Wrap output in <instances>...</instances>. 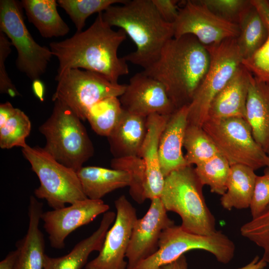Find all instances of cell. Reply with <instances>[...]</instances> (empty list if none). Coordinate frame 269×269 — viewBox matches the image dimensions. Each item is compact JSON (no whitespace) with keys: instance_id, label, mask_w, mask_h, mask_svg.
I'll return each mask as SVG.
<instances>
[{"instance_id":"5","label":"cell","mask_w":269,"mask_h":269,"mask_svg":"<svg viewBox=\"0 0 269 269\" xmlns=\"http://www.w3.org/2000/svg\"><path fill=\"white\" fill-rule=\"evenodd\" d=\"M49 118L39 128L43 148L55 160L76 172L91 157L94 146L81 120L67 105L55 101Z\"/></svg>"},{"instance_id":"9","label":"cell","mask_w":269,"mask_h":269,"mask_svg":"<svg viewBox=\"0 0 269 269\" xmlns=\"http://www.w3.org/2000/svg\"><path fill=\"white\" fill-rule=\"evenodd\" d=\"M202 127L231 166L242 164L256 170L269 165V155L255 141L245 119H208Z\"/></svg>"},{"instance_id":"30","label":"cell","mask_w":269,"mask_h":269,"mask_svg":"<svg viewBox=\"0 0 269 269\" xmlns=\"http://www.w3.org/2000/svg\"><path fill=\"white\" fill-rule=\"evenodd\" d=\"M231 165L219 153L209 160L196 165L195 173L204 185H208L212 193L223 195L227 189V182Z\"/></svg>"},{"instance_id":"1","label":"cell","mask_w":269,"mask_h":269,"mask_svg":"<svg viewBox=\"0 0 269 269\" xmlns=\"http://www.w3.org/2000/svg\"><path fill=\"white\" fill-rule=\"evenodd\" d=\"M127 34L121 29L115 31L98 13L92 24L72 37L49 44L53 56L59 61L56 76L70 69H80L100 74L113 83L128 75L127 61L118 56L120 45Z\"/></svg>"},{"instance_id":"21","label":"cell","mask_w":269,"mask_h":269,"mask_svg":"<svg viewBox=\"0 0 269 269\" xmlns=\"http://www.w3.org/2000/svg\"><path fill=\"white\" fill-rule=\"evenodd\" d=\"M147 129V117L123 110L119 122L107 137L114 158L139 157Z\"/></svg>"},{"instance_id":"20","label":"cell","mask_w":269,"mask_h":269,"mask_svg":"<svg viewBox=\"0 0 269 269\" xmlns=\"http://www.w3.org/2000/svg\"><path fill=\"white\" fill-rule=\"evenodd\" d=\"M252 75L241 65L212 100L208 110L207 119L234 117L245 119L247 100Z\"/></svg>"},{"instance_id":"28","label":"cell","mask_w":269,"mask_h":269,"mask_svg":"<svg viewBox=\"0 0 269 269\" xmlns=\"http://www.w3.org/2000/svg\"><path fill=\"white\" fill-rule=\"evenodd\" d=\"M123 112L118 97H110L95 103L88 110L87 120L98 134L108 137L119 122Z\"/></svg>"},{"instance_id":"24","label":"cell","mask_w":269,"mask_h":269,"mask_svg":"<svg viewBox=\"0 0 269 269\" xmlns=\"http://www.w3.org/2000/svg\"><path fill=\"white\" fill-rule=\"evenodd\" d=\"M77 173L85 195L93 200H102L109 193L129 187L131 183L130 174L119 169L83 166Z\"/></svg>"},{"instance_id":"27","label":"cell","mask_w":269,"mask_h":269,"mask_svg":"<svg viewBox=\"0 0 269 269\" xmlns=\"http://www.w3.org/2000/svg\"><path fill=\"white\" fill-rule=\"evenodd\" d=\"M238 24L240 32L236 38L237 42L243 60L252 56L262 46L268 37L269 30L251 0L241 14Z\"/></svg>"},{"instance_id":"33","label":"cell","mask_w":269,"mask_h":269,"mask_svg":"<svg viewBox=\"0 0 269 269\" xmlns=\"http://www.w3.org/2000/svg\"><path fill=\"white\" fill-rule=\"evenodd\" d=\"M31 122L21 110L15 108L11 116L0 125V147L9 149L15 146L24 147L26 138L31 131Z\"/></svg>"},{"instance_id":"41","label":"cell","mask_w":269,"mask_h":269,"mask_svg":"<svg viewBox=\"0 0 269 269\" xmlns=\"http://www.w3.org/2000/svg\"><path fill=\"white\" fill-rule=\"evenodd\" d=\"M161 269H188L186 258L183 255L174 262L163 266Z\"/></svg>"},{"instance_id":"8","label":"cell","mask_w":269,"mask_h":269,"mask_svg":"<svg viewBox=\"0 0 269 269\" xmlns=\"http://www.w3.org/2000/svg\"><path fill=\"white\" fill-rule=\"evenodd\" d=\"M210 64L201 84L188 105V125L201 127L208 118L210 104L242 65L236 38L205 46Z\"/></svg>"},{"instance_id":"13","label":"cell","mask_w":269,"mask_h":269,"mask_svg":"<svg viewBox=\"0 0 269 269\" xmlns=\"http://www.w3.org/2000/svg\"><path fill=\"white\" fill-rule=\"evenodd\" d=\"M116 216L108 231L101 250L85 269H127L125 260L137 218L135 208L125 195L115 201Z\"/></svg>"},{"instance_id":"6","label":"cell","mask_w":269,"mask_h":269,"mask_svg":"<svg viewBox=\"0 0 269 269\" xmlns=\"http://www.w3.org/2000/svg\"><path fill=\"white\" fill-rule=\"evenodd\" d=\"M21 151L40 181L34 191L36 198L46 200L53 209L88 198L77 172L57 161L43 147L26 144Z\"/></svg>"},{"instance_id":"14","label":"cell","mask_w":269,"mask_h":269,"mask_svg":"<svg viewBox=\"0 0 269 269\" xmlns=\"http://www.w3.org/2000/svg\"><path fill=\"white\" fill-rule=\"evenodd\" d=\"M109 209V205L102 200L87 198L67 207L43 212L41 220L51 247L64 248L65 241L71 233L89 224Z\"/></svg>"},{"instance_id":"19","label":"cell","mask_w":269,"mask_h":269,"mask_svg":"<svg viewBox=\"0 0 269 269\" xmlns=\"http://www.w3.org/2000/svg\"><path fill=\"white\" fill-rule=\"evenodd\" d=\"M188 105L177 109L170 117L159 140V157L162 173L171 172L187 166L182 147L188 126Z\"/></svg>"},{"instance_id":"17","label":"cell","mask_w":269,"mask_h":269,"mask_svg":"<svg viewBox=\"0 0 269 269\" xmlns=\"http://www.w3.org/2000/svg\"><path fill=\"white\" fill-rule=\"evenodd\" d=\"M170 116L153 114L147 117V133L139 155L145 167L146 199L160 198L164 186L165 177L160 167L159 143Z\"/></svg>"},{"instance_id":"25","label":"cell","mask_w":269,"mask_h":269,"mask_svg":"<svg viewBox=\"0 0 269 269\" xmlns=\"http://www.w3.org/2000/svg\"><path fill=\"white\" fill-rule=\"evenodd\" d=\"M28 20L44 38L63 36L70 31L59 15L55 0H22L20 2Z\"/></svg>"},{"instance_id":"29","label":"cell","mask_w":269,"mask_h":269,"mask_svg":"<svg viewBox=\"0 0 269 269\" xmlns=\"http://www.w3.org/2000/svg\"><path fill=\"white\" fill-rule=\"evenodd\" d=\"M183 146L186 151L184 157L188 165H198L219 153L202 127L195 125H188Z\"/></svg>"},{"instance_id":"4","label":"cell","mask_w":269,"mask_h":269,"mask_svg":"<svg viewBox=\"0 0 269 269\" xmlns=\"http://www.w3.org/2000/svg\"><path fill=\"white\" fill-rule=\"evenodd\" d=\"M203 187L194 168L187 165L165 177L160 199L167 211L180 217L184 230L210 235L217 230L215 218L205 202Z\"/></svg>"},{"instance_id":"44","label":"cell","mask_w":269,"mask_h":269,"mask_svg":"<svg viewBox=\"0 0 269 269\" xmlns=\"http://www.w3.org/2000/svg\"><path fill=\"white\" fill-rule=\"evenodd\" d=\"M267 167H268V168H269V165H268V166H267Z\"/></svg>"},{"instance_id":"3","label":"cell","mask_w":269,"mask_h":269,"mask_svg":"<svg viewBox=\"0 0 269 269\" xmlns=\"http://www.w3.org/2000/svg\"><path fill=\"white\" fill-rule=\"evenodd\" d=\"M102 14L107 24L119 27L131 38L136 49L124 58L143 70L158 59L165 44L174 37L173 24L161 17L152 0H126L110 6Z\"/></svg>"},{"instance_id":"32","label":"cell","mask_w":269,"mask_h":269,"mask_svg":"<svg viewBox=\"0 0 269 269\" xmlns=\"http://www.w3.org/2000/svg\"><path fill=\"white\" fill-rule=\"evenodd\" d=\"M57 3L69 16L77 29L81 32L86 19L95 13H102L110 6L121 4L126 0H58Z\"/></svg>"},{"instance_id":"31","label":"cell","mask_w":269,"mask_h":269,"mask_svg":"<svg viewBox=\"0 0 269 269\" xmlns=\"http://www.w3.org/2000/svg\"><path fill=\"white\" fill-rule=\"evenodd\" d=\"M251 1L265 20L269 34L262 46L252 56L243 60L242 65L257 79L269 83V0Z\"/></svg>"},{"instance_id":"36","label":"cell","mask_w":269,"mask_h":269,"mask_svg":"<svg viewBox=\"0 0 269 269\" xmlns=\"http://www.w3.org/2000/svg\"><path fill=\"white\" fill-rule=\"evenodd\" d=\"M210 11L221 18L238 24L243 11L250 0H200Z\"/></svg>"},{"instance_id":"10","label":"cell","mask_w":269,"mask_h":269,"mask_svg":"<svg viewBox=\"0 0 269 269\" xmlns=\"http://www.w3.org/2000/svg\"><path fill=\"white\" fill-rule=\"evenodd\" d=\"M55 80L52 101L63 103L83 121L92 106L106 98L120 97L126 87L113 83L100 74L80 69H68Z\"/></svg>"},{"instance_id":"40","label":"cell","mask_w":269,"mask_h":269,"mask_svg":"<svg viewBox=\"0 0 269 269\" xmlns=\"http://www.w3.org/2000/svg\"><path fill=\"white\" fill-rule=\"evenodd\" d=\"M17 255L16 249L9 252L0 262V269H13Z\"/></svg>"},{"instance_id":"34","label":"cell","mask_w":269,"mask_h":269,"mask_svg":"<svg viewBox=\"0 0 269 269\" xmlns=\"http://www.w3.org/2000/svg\"><path fill=\"white\" fill-rule=\"evenodd\" d=\"M113 169L128 172L131 176L129 193L133 200L141 204L146 200L144 194L145 167L143 159L138 156L114 158L111 162Z\"/></svg>"},{"instance_id":"16","label":"cell","mask_w":269,"mask_h":269,"mask_svg":"<svg viewBox=\"0 0 269 269\" xmlns=\"http://www.w3.org/2000/svg\"><path fill=\"white\" fill-rule=\"evenodd\" d=\"M167 212L160 198H157L151 200L149 209L143 217L137 219L126 253L127 269H133L157 251L163 231L175 225Z\"/></svg>"},{"instance_id":"42","label":"cell","mask_w":269,"mask_h":269,"mask_svg":"<svg viewBox=\"0 0 269 269\" xmlns=\"http://www.w3.org/2000/svg\"><path fill=\"white\" fill-rule=\"evenodd\" d=\"M267 265L262 258L260 259L259 257L256 256L250 263L239 269H264Z\"/></svg>"},{"instance_id":"43","label":"cell","mask_w":269,"mask_h":269,"mask_svg":"<svg viewBox=\"0 0 269 269\" xmlns=\"http://www.w3.org/2000/svg\"><path fill=\"white\" fill-rule=\"evenodd\" d=\"M33 88L34 91L37 97L42 100L43 92V86L42 84L39 80H35L33 81Z\"/></svg>"},{"instance_id":"11","label":"cell","mask_w":269,"mask_h":269,"mask_svg":"<svg viewBox=\"0 0 269 269\" xmlns=\"http://www.w3.org/2000/svg\"><path fill=\"white\" fill-rule=\"evenodd\" d=\"M22 8L16 0H0V31L17 51L18 69L34 81L44 74L53 55L50 49L33 38L24 23Z\"/></svg>"},{"instance_id":"15","label":"cell","mask_w":269,"mask_h":269,"mask_svg":"<svg viewBox=\"0 0 269 269\" xmlns=\"http://www.w3.org/2000/svg\"><path fill=\"white\" fill-rule=\"evenodd\" d=\"M119 99L124 110L145 117L171 115L177 110L163 85L143 71L130 78Z\"/></svg>"},{"instance_id":"2","label":"cell","mask_w":269,"mask_h":269,"mask_svg":"<svg viewBox=\"0 0 269 269\" xmlns=\"http://www.w3.org/2000/svg\"><path fill=\"white\" fill-rule=\"evenodd\" d=\"M210 64L206 47L193 35L169 40L158 59L143 70L164 88L176 109L189 105Z\"/></svg>"},{"instance_id":"23","label":"cell","mask_w":269,"mask_h":269,"mask_svg":"<svg viewBox=\"0 0 269 269\" xmlns=\"http://www.w3.org/2000/svg\"><path fill=\"white\" fill-rule=\"evenodd\" d=\"M116 216V213L113 211H108L103 214L98 229L77 243L68 254L57 258L46 255L44 269H82L85 267L90 254L101 250L106 235Z\"/></svg>"},{"instance_id":"22","label":"cell","mask_w":269,"mask_h":269,"mask_svg":"<svg viewBox=\"0 0 269 269\" xmlns=\"http://www.w3.org/2000/svg\"><path fill=\"white\" fill-rule=\"evenodd\" d=\"M245 120L254 138L269 155V83L251 76Z\"/></svg>"},{"instance_id":"39","label":"cell","mask_w":269,"mask_h":269,"mask_svg":"<svg viewBox=\"0 0 269 269\" xmlns=\"http://www.w3.org/2000/svg\"><path fill=\"white\" fill-rule=\"evenodd\" d=\"M161 17L167 22L173 23L177 19L179 8L177 0H152Z\"/></svg>"},{"instance_id":"35","label":"cell","mask_w":269,"mask_h":269,"mask_svg":"<svg viewBox=\"0 0 269 269\" xmlns=\"http://www.w3.org/2000/svg\"><path fill=\"white\" fill-rule=\"evenodd\" d=\"M241 235L264 251L262 259L269 263V206L240 229Z\"/></svg>"},{"instance_id":"7","label":"cell","mask_w":269,"mask_h":269,"mask_svg":"<svg viewBox=\"0 0 269 269\" xmlns=\"http://www.w3.org/2000/svg\"><path fill=\"white\" fill-rule=\"evenodd\" d=\"M201 250L211 253L223 264L233 259L235 246L228 236L220 231L210 235H200L189 232L181 226L169 227L162 232L158 249L152 255L140 262L133 269H161L178 259L188 251Z\"/></svg>"},{"instance_id":"12","label":"cell","mask_w":269,"mask_h":269,"mask_svg":"<svg viewBox=\"0 0 269 269\" xmlns=\"http://www.w3.org/2000/svg\"><path fill=\"white\" fill-rule=\"evenodd\" d=\"M173 25L174 37L191 34L205 46L237 38L240 32L238 24L215 14L199 0L185 2Z\"/></svg>"},{"instance_id":"18","label":"cell","mask_w":269,"mask_h":269,"mask_svg":"<svg viewBox=\"0 0 269 269\" xmlns=\"http://www.w3.org/2000/svg\"><path fill=\"white\" fill-rule=\"evenodd\" d=\"M43 203L31 196L28 208V226L24 237L16 243L17 255L13 269H44L45 240L39 228Z\"/></svg>"},{"instance_id":"37","label":"cell","mask_w":269,"mask_h":269,"mask_svg":"<svg viewBox=\"0 0 269 269\" xmlns=\"http://www.w3.org/2000/svg\"><path fill=\"white\" fill-rule=\"evenodd\" d=\"M269 206V168L263 175H257L250 206L252 218L263 213Z\"/></svg>"},{"instance_id":"38","label":"cell","mask_w":269,"mask_h":269,"mask_svg":"<svg viewBox=\"0 0 269 269\" xmlns=\"http://www.w3.org/2000/svg\"><path fill=\"white\" fill-rule=\"evenodd\" d=\"M12 43L7 37L0 31V92L11 97L20 95L12 84L5 70V62L11 52Z\"/></svg>"},{"instance_id":"26","label":"cell","mask_w":269,"mask_h":269,"mask_svg":"<svg viewBox=\"0 0 269 269\" xmlns=\"http://www.w3.org/2000/svg\"><path fill=\"white\" fill-rule=\"evenodd\" d=\"M255 171L244 165L231 166L227 189L220 199L224 208L231 210L250 207L257 176Z\"/></svg>"}]
</instances>
